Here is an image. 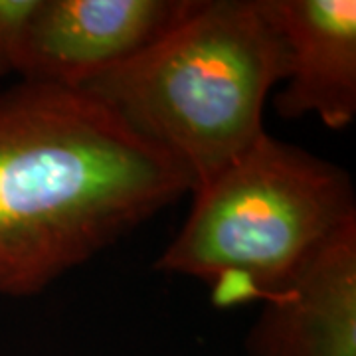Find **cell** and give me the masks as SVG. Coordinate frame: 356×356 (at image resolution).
<instances>
[{"label": "cell", "instance_id": "6da1fadb", "mask_svg": "<svg viewBox=\"0 0 356 356\" xmlns=\"http://www.w3.org/2000/svg\"><path fill=\"white\" fill-rule=\"evenodd\" d=\"M188 192L97 99L20 81L0 93V295H38Z\"/></svg>", "mask_w": 356, "mask_h": 356}, {"label": "cell", "instance_id": "7a4b0ae2", "mask_svg": "<svg viewBox=\"0 0 356 356\" xmlns=\"http://www.w3.org/2000/svg\"><path fill=\"white\" fill-rule=\"evenodd\" d=\"M287 51L264 0H194L153 46L81 83L200 191L261 139Z\"/></svg>", "mask_w": 356, "mask_h": 356}, {"label": "cell", "instance_id": "3957f363", "mask_svg": "<svg viewBox=\"0 0 356 356\" xmlns=\"http://www.w3.org/2000/svg\"><path fill=\"white\" fill-rule=\"evenodd\" d=\"M192 196L191 214L154 266L202 281L220 309L271 299L356 224L343 166L269 133Z\"/></svg>", "mask_w": 356, "mask_h": 356}, {"label": "cell", "instance_id": "277c9868", "mask_svg": "<svg viewBox=\"0 0 356 356\" xmlns=\"http://www.w3.org/2000/svg\"><path fill=\"white\" fill-rule=\"evenodd\" d=\"M192 6L194 0H38L16 76L79 88L153 46Z\"/></svg>", "mask_w": 356, "mask_h": 356}, {"label": "cell", "instance_id": "5b68a950", "mask_svg": "<svg viewBox=\"0 0 356 356\" xmlns=\"http://www.w3.org/2000/svg\"><path fill=\"white\" fill-rule=\"evenodd\" d=\"M285 51V88L273 99L283 119L318 117L344 129L356 115L355 0H264Z\"/></svg>", "mask_w": 356, "mask_h": 356}, {"label": "cell", "instance_id": "8992f818", "mask_svg": "<svg viewBox=\"0 0 356 356\" xmlns=\"http://www.w3.org/2000/svg\"><path fill=\"white\" fill-rule=\"evenodd\" d=\"M248 346L252 356H356V224L264 301Z\"/></svg>", "mask_w": 356, "mask_h": 356}, {"label": "cell", "instance_id": "52a82bcc", "mask_svg": "<svg viewBox=\"0 0 356 356\" xmlns=\"http://www.w3.org/2000/svg\"><path fill=\"white\" fill-rule=\"evenodd\" d=\"M38 0H0V77L18 72L26 28Z\"/></svg>", "mask_w": 356, "mask_h": 356}]
</instances>
